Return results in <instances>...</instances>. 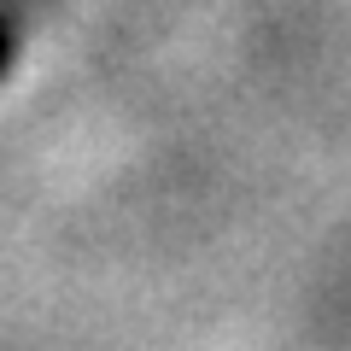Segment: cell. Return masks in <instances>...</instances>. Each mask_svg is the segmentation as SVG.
I'll list each match as a JSON object with an SVG mask.
<instances>
[{
  "label": "cell",
  "mask_w": 351,
  "mask_h": 351,
  "mask_svg": "<svg viewBox=\"0 0 351 351\" xmlns=\"http://www.w3.org/2000/svg\"><path fill=\"white\" fill-rule=\"evenodd\" d=\"M47 6H53V0H0V82L12 76L18 53H24L29 29H36V18L47 12Z\"/></svg>",
  "instance_id": "cell-1"
}]
</instances>
